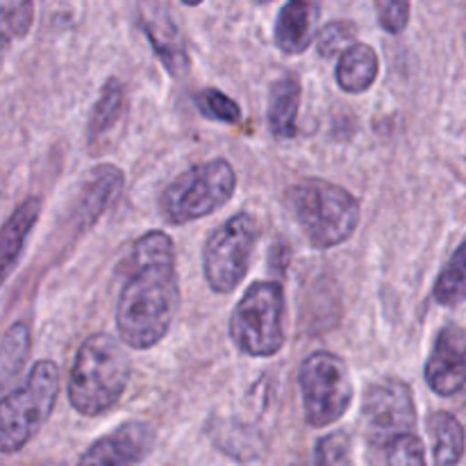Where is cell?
<instances>
[{
	"instance_id": "6da1fadb",
	"label": "cell",
	"mask_w": 466,
	"mask_h": 466,
	"mask_svg": "<svg viewBox=\"0 0 466 466\" xmlns=\"http://www.w3.org/2000/svg\"><path fill=\"white\" fill-rule=\"evenodd\" d=\"M126 280L116 305V330L126 346L148 350L168 335L180 308L176 246L162 230L146 232L132 244Z\"/></svg>"
},
{
	"instance_id": "7a4b0ae2",
	"label": "cell",
	"mask_w": 466,
	"mask_h": 466,
	"mask_svg": "<svg viewBox=\"0 0 466 466\" xmlns=\"http://www.w3.org/2000/svg\"><path fill=\"white\" fill-rule=\"evenodd\" d=\"M123 344L107 332H96L77 349L68 376V400L82 417H100L121 400L132 371Z\"/></svg>"
},
{
	"instance_id": "3957f363",
	"label": "cell",
	"mask_w": 466,
	"mask_h": 466,
	"mask_svg": "<svg viewBox=\"0 0 466 466\" xmlns=\"http://www.w3.org/2000/svg\"><path fill=\"white\" fill-rule=\"evenodd\" d=\"M285 205L305 239L319 250L344 244L360 226V200L344 187L321 177L287 187Z\"/></svg>"
},
{
	"instance_id": "277c9868",
	"label": "cell",
	"mask_w": 466,
	"mask_h": 466,
	"mask_svg": "<svg viewBox=\"0 0 466 466\" xmlns=\"http://www.w3.org/2000/svg\"><path fill=\"white\" fill-rule=\"evenodd\" d=\"M237 173L223 157L208 159L182 171L159 196V214L171 226L198 221L230 203Z\"/></svg>"
},
{
	"instance_id": "5b68a950",
	"label": "cell",
	"mask_w": 466,
	"mask_h": 466,
	"mask_svg": "<svg viewBox=\"0 0 466 466\" xmlns=\"http://www.w3.org/2000/svg\"><path fill=\"white\" fill-rule=\"evenodd\" d=\"M57 364L41 360L21 387L5 394L0 405V449L5 455L18 453L44 428L57 403Z\"/></svg>"
},
{
	"instance_id": "8992f818",
	"label": "cell",
	"mask_w": 466,
	"mask_h": 466,
	"mask_svg": "<svg viewBox=\"0 0 466 466\" xmlns=\"http://www.w3.org/2000/svg\"><path fill=\"white\" fill-rule=\"evenodd\" d=\"M285 289L271 280L250 285L230 317V337L250 358H273L285 346Z\"/></svg>"
},
{
	"instance_id": "52a82bcc",
	"label": "cell",
	"mask_w": 466,
	"mask_h": 466,
	"mask_svg": "<svg viewBox=\"0 0 466 466\" xmlns=\"http://www.w3.org/2000/svg\"><path fill=\"white\" fill-rule=\"evenodd\" d=\"M305 421L312 428H326L339 421L353 403V380L339 355L317 350L299 369Z\"/></svg>"
},
{
	"instance_id": "ba28073f",
	"label": "cell",
	"mask_w": 466,
	"mask_h": 466,
	"mask_svg": "<svg viewBox=\"0 0 466 466\" xmlns=\"http://www.w3.org/2000/svg\"><path fill=\"white\" fill-rule=\"evenodd\" d=\"M259 239V223L250 212L228 218L208 237L203 248V273L217 294H230L248 273L255 246Z\"/></svg>"
},
{
	"instance_id": "9c48e42d",
	"label": "cell",
	"mask_w": 466,
	"mask_h": 466,
	"mask_svg": "<svg viewBox=\"0 0 466 466\" xmlns=\"http://www.w3.org/2000/svg\"><path fill=\"white\" fill-rule=\"evenodd\" d=\"M362 421L376 449H382L396 435L412 432L417 426V405L408 382L396 378L373 382L364 394Z\"/></svg>"
},
{
	"instance_id": "30bf717a",
	"label": "cell",
	"mask_w": 466,
	"mask_h": 466,
	"mask_svg": "<svg viewBox=\"0 0 466 466\" xmlns=\"http://www.w3.org/2000/svg\"><path fill=\"white\" fill-rule=\"evenodd\" d=\"M426 382L444 399L466 387V337L460 328L446 326L440 330L426 362Z\"/></svg>"
},
{
	"instance_id": "8fae6325",
	"label": "cell",
	"mask_w": 466,
	"mask_h": 466,
	"mask_svg": "<svg viewBox=\"0 0 466 466\" xmlns=\"http://www.w3.org/2000/svg\"><path fill=\"white\" fill-rule=\"evenodd\" d=\"M126 187V176L114 164H98L86 173L77 191L76 208H73V228L85 232L100 221L105 212L114 208Z\"/></svg>"
},
{
	"instance_id": "7c38bea8",
	"label": "cell",
	"mask_w": 466,
	"mask_h": 466,
	"mask_svg": "<svg viewBox=\"0 0 466 466\" xmlns=\"http://www.w3.org/2000/svg\"><path fill=\"white\" fill-rule=\"evenodd\" d=\"M153 446L155 432L148 423L127 421L118 426L112 435H105L98 441H94L80 455V464H139L153 453Z\"/></svg>"
},
{
	"instance_id": "4fadbf2b",
	"label": "cell",
	"mask_w": 466,
	"mask_h": 466,
	"mask_svg": "<svg viewBox=\"0 0 466 466\" xmlns=\"http://www.w3.org/2000/svg\"><path fill=\"white\" fill-rule=\"evenodd\" d=\"M319 14H321L319 0H287L273 27L278 48L285 55L305 53L317 35Z\"/></svg>"
},
{
	"instance_id": "5bb4252c",
	"label": "cell",
	"mask_w": 466,
	"mask_h": 466,
	"mask_svg": "<svg viewBox=\"0 0 466 466\" xmlns=\"http://www.w3.org/2000/svg\"><path fill=\"white\" fill-rule=\"evenodd\" d=\"M300 80L296 76L278 77L268 91V130L276 139H294L299 135Z\"/></svg>"
},
{
	"instance_id": "9a60e30c",
	"label": "cell",
	"mask_w": 466,
	"mask_h": 466,
	"mask_svg": "<svg viewBox=\"0 0 466 466\" xmlns=\"http://www.w3.org/2000/svg\"><path fill=\"white\" fill-rule=\"evenodd\" d=\"M41 217V198L39 196H27L21 205L12 212V217L5 221L3 226V241H0V258H3V271L5 278L16 267L18 258H21L25 241L30 237L32 228L36 226Z\"/></svg>"
},
{
	"instance_id": "2e32d148",
	"label": "cell",
	"mask_w": 466,
	"mask_h": 466,
	"mask_svg": "<svg viewBox=\"0 0 466 466\" xmlns=\"http://www.w3.org/2000/svg\"><path fill=\"white\" fill-rule=\"evenodd\" d=\"M380 73V59L373 46L353 44L346 53H341L337 64V85L346 94H364L373 86Z\"/></svg>"
},
{
	"instance_id": "e0dca14e",
	"label": "cell",
	"mask_w": 466,
	"mask_h": 466,
	"mask_svg": "<svg viewBox=\"0 0 466 466\" xmlns=\"http://www.w3.org/2000/svg\"><path fill=\"white\" fill-rule=\"evenodd\" d=\"M428 435L432 440V462L435 464H458L462 462L466 451V435L458 417L446 410H437L426 421Z\"/></svg>"
},
{
	"instance_id": "ac0fdd59",
	"label": "cell",
	"mask_w": 466,
	"mask_h": 466,
	"mask_svg": "<svg viewBox=\"0 0 466 466\" xmlns=\"http://www.w3.org/2000/svg\"><path fill=\"white\" fill-rule=\"evenodd\" d=\"M126 109V89H123L121 80L109 77L100 89L98 100H96L94 109L89 114V126H86V139L89 144L100 141L123 116Z\"/></svg>"
},
{
	"instance_id": "d6986e66",
	"label": "cell",
	"mask_w": 466,
	"mask_h": 466,
	"mask_svg": "<svg viewBox=\"0 0 466 466\" xmlns=\"http://www.w3.org/2000/svg\"><path fill=\"white\" fill-rule=\"evenodd\" d=\"M32 346V330L25 321H16L9 326L3 337V353H0V376H3V387L7 390L27 362Z\"/></svg>"
},
{
	"instance_id": "ffe728a7",
	"label": "cell",
	"mask_w": 466,
	"mask_h": 466,
	"mask_svg": "<svg viewBox=\"0 0 466 466\" xmlns=\"http://www.w3.org/2000/svg\"><path fill=\"white\" fill-rule=\"evenodd\" d=\"M432 296L444 308H458L466 300V239L455 248L437 276Z\"/></svg>"
},
{
	"instance_id": "44dd1931",
	"label": "cell",
	"mask_w": 466,
	"mask_h": 466,
	"mask_svg": "<svg viewBox=\"0 0 466 466\" xmlns=\"http://www.w3.org/2000/svg\"><path fill=\"white\" fill-rule=\"evenodd\" d=\"M144 32L150 44H153L155 55H157L159 62L167 66L171 76H185L189 71V57H187L185 44L177 36L176 27L168 25V23H162V25L146 23Z\"/></svg>"
},
{
	"instance_id": "7402d4cb",
	"label": "cell",
	"mask_w": 466,
	"mask_h": 466,
	"mask_svg": "<svg viewBox=\"0 0 466 466\" xmlns=\"http://www.w3.org/2000/svg\"><path fill=\"white\" fill-rule=\"evenodd\" d=\"M382 460L387 464L403 466V464H426V446L412 432H403V435H396L394 440L387 441L382 446Z\"/></svg>"
},
{
	"instance_id": "603a6c76",
	"label": "cell",
	"mask_w": 466,
	"mask_h": 466,
	"mask_svg": "<svg viewBox=\"0 0 466 466\" xmlns=\"http://www.w3.org/2000/svg\"><path fill=\"white\" fill-rule=\"evenodd\" d=\"M358 27L350 21H332L317 35V48L323 59H330L335 55L346 53L353 46Z\"/></svg>"
},
{
	"instance_id": "cb8c5ba5",
	"label": "cell",
	"mask_w": 466,
	"mask_h": 466,
	"mask_svg": "<svg viewBox=\"0 0 466 466\" xmlns=\"http://www.w3.org/2000/svg\"><path fill=\"white\" fill-rule=\"evenodd\" d=\"M196 105H198L200 114L212 121L221 123H239L241 121V107L230 98L228 94L218 89H203L196 94Z\"/></svg>"
},
{
	"instance_id": "d4e9b609",
	"label": "cell",
	"mask_w": 466,
	"mask_h": 466,
	"mask_svg": "<svg viewBox=\"0 0 466 466\" xmlns=\"http://www.w3.org/2000/svg\"><path fill=\"white\" fill-rule=\"evenodd\" d=\"M35 21V0H3L5 36L23 39Z\"/></svg>"
},
{
	"instance_id": "484cf974",
	"label": "cell",
	"mask_w": 466,
	"mask_h": 466,
	"mask_svg": "<svg viewBox=\"0 0 466 466\" xmlns=\"http://www.w3.org/2000/svg\"><path fill=\"white\" fill-rule=\"evenodd\" d=\"M353 437L346 432H332V435L319 440L314 451V464H353Z\"/></svg>"
},
{
	"instance_id": "4316f807",
	"label": "cell",
	"mask_w": 466,
	"mask_h": 466,
	"mask_svg": "<svg viewBox=\"0 0 466 466\" xmlns=\"http://www.w3.org/2000/svg\"><path fill=\"white\" fill-rule=\"evenodd\" d=\"M378 23L390 35H400L410 23V0H373Z\"/></svg>"
},
{
	"instance_id": "83f0119b",
	"label": "cell",
	"mask_w": 466,
	"mask_h": 466,
	"mask_svg": "<svg viewBox=\"0 0 466 466\" xmlns=\"http://www.w3.org/2000/svg\"><path fill=\"white\" fill-rule=\"evenodd\" d=\"M182 3L189 5V7H196V5H200V3H203V0H182Z\"/></svg>"
},
{
	"instance_id": "f1b7e54d",
	"label": "cell",
	"mask_w": 466,
	"mask_h": 466,
	"mask_svg": "<svg viewBox=\"0 0 466 466\" xmlns=\"http://www.w3.org/2000/svg\"><path fill=\"white\" fill-rule=\"evenodd\" d=\"M250 3H255V5H267V3H271V0H250Z\"/></svg>"
}]
</instances>
